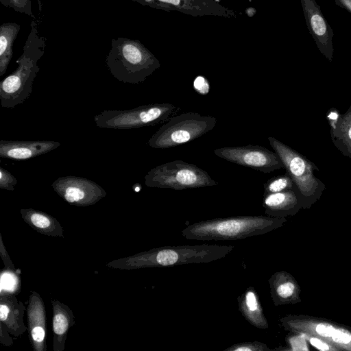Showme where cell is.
Returning <instances> with one entry per match:
<instances>
[{
	"mask_svg": "<svg viewBox=\"0 0 351 351\" xmlns=\"http://www.w3.org/2000/svg\"><path fill=\"white\" fill-rule=\"evenodd\" d=\"M234 247L221 245L163 246L120 258L106 264L117 269L132 270L170 267L193 263H208L224 258Z\"/></svg>",
	"mask_w": 351,
	"mask_h": 351,
	"instance_id": "obj_1",
	"label": "cell"
},
{
	"mask_svg": "<svg viewBox=\"0 0 351 351\" xmlns=\"http://www.w3.org/2000/svg\"><path fill=\"white\" fill-rule=\"evenodd\" d=\"M286 217L264 215H243L215 218L200 221L182 230L186 239L210 241H234L261 235L282 226Z\"/></svg>",
	"mask_w": 351,
	"mask_h": 351,
	"instance_id": "obj_2",
	"label": "cell"
},
{
	"mask_svg": "<svg viewBox=\"0 0 351 351\" xmlns=\"http://www.w3.org/2000/svg\"><path fill=\"white\" fill-rule=\"evenodd\" d=\"M45 47V38L40 36L37 21L34 19L30 23V31L23 53L16 61L17 68L0 82L3 108H14L30 97L34 79L40 71L38 62L44 55Z\"/></svg>",
	"mask_w": 351,
	"mask_h": 351,
	"instance_id": "obj_3",
	"label": "cell"
},
{
	"mask_svg": "<svg viewBox=\"0 0 351 351\" xmlns=\"http://www.w3.org/2000/svg\"><path fill=\"white\" fill-rule=\"evenodd\" d=\"M106 64L114 78L132 84L144 82L159 66L138 40L123 37L112 39Z\"/></svg>",
	"mask_w": 351,
	"mask_h": 351,
	"instance_id": "obj_4",
	"label": "cell"
},
{
	"mask_svg": "<svg viewBox=\"0 0 351 351\" xmlns=\"http://www.w3.org/2000/svg\"><path fill=\"white\" fill-rule=\"evenodd\" d=\"M268 141L281 159L301 198L302 209L310 208L321 198L325 184L314 173L318 167L306 157L273 136Z\"/></svg>",
	"mask_w": 351,
	"mask_h": 351,
	"instance_id": "obj_5",
	"label": "cell"
},
{
	"mask_svg": "<svg viewBox=\"0 0 351 351\" xmlns=\"http://www.w3.org/2000/svg\"><path fill=\"white\" fill-rule=\"evenodd\" d=\"M217 119L195 112H183L171 117L148 140L155 149L176 147L201 137L212 130Z\"/></svg>",
	"mask_w": 351,
	"mask_h": 351,
	"instance_id": "obj_6",
	"label": "cell"
},
{
	"mask_svg": "<svg viewBox=\"0 0 351 351\" xmlns=\"http://www.w3.org/2000/svg\"><path fill=\"white\" fill-rule=\"evenodd\" d=\"M180 110V107L169 103L153 104L125 110H104L93 120L100 128L136 129L165 123Z\"/></svg>",
	"mask_w": 351,
	"mask_h": 351,
	"instance_id": "obj_7",
	"label": "cell"
},
{
	"mask_svg": "<svg viewBox=\"0 0 351 351\" xmlns=\"http://www.w3.org/2000/svg\"><path fill=\"white\" fill-rule=\"evenodd\" d=\"M148 187L184 190L216 186L218 182L197 166L177 160L152 168L145 176Z\"/></svg>",
	"mask_w": 351,
	"mask_h": 351,
	"instance_id": "obj_8",
	"label": "cell"
},
{
	"mask_svg": "<svg viewBox=\"0 0 351 351\" xmlns=\"http://www.w3.org/2000/svg\"><path fill=\"white\" fill-rule=\"evenodd\" d=\"M279 321L287 331L313 335L330 342L339 350L351 351V328L348 326L324 317L303 314H288Z\"/></svg>",
	"mask_w": 351,
	"mask_h": 351,
	"instance_id": "obj_9",
	"label": "cell"
},
{
	"mask_svg": "<svg viewBox=\"0 0 351 351\" xmlns=\"http://www.w3.org/2000/svg\"><path fill=\"white\" fill-rule=\"evenodd\" d=\"M215 154L227 161L269 173L283 168V163L275 152L257 145L224 147L214 150Z\"/></svg>",
	"mask_w": 351,
	"mask_h": 351,
	"instance_id": "obj_10",
	"label": "cell"
},
{
	"mask_svg": "<svg viewBox=\"0 0 351 351\" xmlns=\"http://www.w3.org/2000/svg\"><path fill=\"white\" fill-rule=\"evenodd\" d=\"M51 186L65 202L76 206L94 205L107 194L99 184L78 176L60 177L51 184Z\"/></svg>",
	"mask_w": 351,
	"mask_h": 351,
	"instance_id": "obj_11",
	"label": "cell"
},
{
	"mask_svg": "<svg viewBox=\"0 0 351 351\" xmlns=\"http://www.w3.org/2000/svg\"><path fill=\"white\" fill-rule=\"evenodd\" d=\"M302 7L311 35L319 51L331 62L333 58V31L315 0H301Z\"/></svg>",
	"mask_w": 351,
	"mask_h": 351,
	"instance_id": "obj_12",
	"label": "cell"
},
{
	"mask_svg": "<svg viewBox=\"0 0 351 351\" xmlns=\"http://www.w3.org/2000/svg\"><path fill=\"white\" fill-rule=\"evenodd\" d=\"M28 337L34 351H46V311L40 295L32 291L26 308Z\"/></svg>",
	"mask_w": 351,
	"mask_h": 351,
	"instance_id": "obj_13",
	"label": "cell"
},
{
	"mask_svg": "<svg viewBox=\"0 0 351 351\" xmlns=\"http://www.w3.org/2000/svg\"><path fill=\"white\" fill-rule=\"evenodd\" d=\"M60 146L59 142L50 140H1L0 156L16 160H28L45 154Z\"/></svg>",
	"mask_w": 351,
	"mask_h": 351,
	"instance_id": "obj_14",
	"label": "cell"
},
{
	"mask_svg": "<svg viewBox=\"0 0 351 351\" xmlns=\"http://www.w3.org/2000/svg\"><path fill=\"white\" fill-rule=\"evenodd\" d=\"M271 298L275 306L302 302L300 287L293 276L284 270L276 271L268 280Z\"/></svg>",
	"mask_w": 351,
	"mask_h": 351,
	"instance_id": "obj_15",
	"label": "cell"
},
{
	"mask_svg": "<svg viewBox=\"0 0 351 351\" xmlns=\"http://www.w3.org/2000/svg\"><path fill=\"white\" fill-rule=\"evenodd\" d=\"M263 206L267 216L287 217L302 209L301 198L295 189L263 195Z\"/></svg>",
	"mask_w": 351,
	"mask_h": 351,
	"instance_id": "obj_16",
	"label": "cell"
},
{
	"mask_svg": "<svg viewBox=\"0 0 351 351\" xmlns=\"http://www.w3.org/2000/svg\"><path fill=\"white\" fill-rule=\"evenodd\" d=\"M26 308L14 295H0V324L16 337L28 329L23 320Z\"/></svg>",
	"mask_w": 351,
	"mask_h": 351,
	"instance_id": "obj_17",
	"label": "cell"
},
{
	"mask_svg": "<svg viewBox=\"0 0 351 351\" xmlns=\"http://www.w3.org/2000/svg\"><path fill=\"white\" fill-rule=\"evenodd\" d=\"M53 350L64 351L69 330L75 324L73 311L63 302L51 300Z\"/></svg>",
	"mask_w": 351,
	"mask_h": 351,
	"instance_id": "obj_18",
	"label": "cell"
},
{
	"mask_svg": "<svg viewBox=\"0 0 351 351\" xmlns=\"http://www.w3.org/2000/svg\"><path fill=\"white\" fill-rule=\"evenodd\" d=\"M239 310L242 316L253 326L268 329L269 324L256 289L247 287L237 298Z\"/></svg>",
	"mask_w": 351,
	"mask_h": 351,
	"instance_id": "obj_19",
	"label": "cell"
},
{
	"mask_svg": "<svg viewBox=\"0 0 351 351\" xmlns=\"http://www.w3.org/2000/svg\"><path fill=\"white\" fill-rule=\"evenodd\" d=\"M23 221L37 232L53 237H64V230L56 218L34 208H21Z\"/></svg>",
	"mask_w": 351,
	"mask_h": 351,
	"instance_id": "obj_20",
	"label": "cell"
},
{
	"mask_svg": "<svg viewBox=\"0 0 351 351\" xmlns=\"http://www.w3.org/2000/svg\"><path fill=\"white\" fill-rule=\"evenodd\" d=\"M21 26L14 22H7L0 26V75L7 71L13 56V45Z\"/></svg>",
	"mask_w": 351,
	"mask_h": 351,
	"instance_id": "obj_21",
	"label": "cell"
},
{
	"mask_svg": "<svg viewBox=\"0 0 351 351\" xmlns=\"http://www.w3.org/2000/svg\"><path fill=\"white\" fill-rule=\"evenodd\" d=\"M330 134L335 147L344 156L351 159V105L341 114L336 128Z\"/></svg>",
	"mask_w": 351,
	"mask_h": 351,
	"instance_id": "obj_22",
	"label": "cell"
},
{
	"mask_svg": "<svg viewBox=\"0 0 351 351\" xmlns=\"http://www.w3.org/2000/svg\"><path fill=\"white\" fill-rule=\"evenodd\" d=\"M21 271L3 268L1 271L0 295H17L21 290Z\"/></svg>",
	"mask_w": 351,
	"mask_h": 351,
	"instance_id": "obj_23",
	"label": "cell"
},
{
	"mask_svg": "<svg viewBox=\"0 0 351 351\" xmlns=\"http://www.w3.org/2000/svg\"><path fill=\"white\" fill-rule=\"evenodd\" d=\"M295 188V184L290 176L286 172L283 175L274 176L264 184V194L275 193Z\"/></svg>",
	"mask_w": 351,
	"mask_h": 351,
	"instance_id": "obj_24",
	"label": "cell"
},
{
	"mask_svg": "<svg viewBox=\"0 0 351 351\" xmlns=\"http://www.w3.org/2000/svg\"><path fill=\"white\" fill-rule=\"evenodd\" d=\"M287 348H281L276 350H309L308 341L303 333L299 332H289L286 337Z\"/></svg>",
	"mask_w": 351,
	"mask_h": 351,
	"instance_id": "obj_25",
	"label": "cell"
},
{
	"mask_svg": "<svg viewBox=\"0 0 351 351\" xmlns=\"http://www.w3.org/2000/svg\"><path fill=\"white\" fill-rule=\"evenodd\" d=\"M0 2L5 7L12 8L16 12L25 14L29 17L35 19L32 9L31 0H0Z\"/></svg>",
	"mask_w": 351,
	"mask_h": 351,
	"instance_id": "obj_26",
	"label": "cell"
},
{
	"mask_svg": "<svg viewBox=\"0 0 351 351\" xmlns=\"http://www.w3.org/2000/svg\"><path fill=\"white\" fill-rule=\"evenodd\" d=\"M225 351H271L265 343L258 341L235 343L224 350Z\"/></svg>",
	"mask_w": 351,
	"mask_h": 351,
	"instance_id": "obj_27",
	"label": "cell"
},
{
	"mask_svg": "<svg viewBox=\"0 0 351 351\" xmlns=\"http://www.w3.org/2000/svg\"><path fill=\"white\" fill-rule=\"evenodd\" d=\"M307 341L312 345L314 348L322 351H339V349L330 343V342L324 340L319 337L303 333Z\"/></svg>",
	"mask_w": 351,
	"mask_h": 351,
	"instance_id": "obj_28",
	"label": "cell"
},
{
	"mask_svg": "<svg viewBox=\"0 0 351 351\" xmlns=\"http://www.w3.org/2000/svg\"><path fill=\"white\" fill-rule=\"evenodd\" d=\"M17 184L16 178L7 169L0 167V189L13 191Z\"/></svg>",
	"mask_w": 351,
	"mask_h": 351,
	"instance_id": "obj_29",
	"label": "cell"
},
{
	"mask_svg": "<svg viewBox=\"0 0 351 351\" xmlns=\"http://www.w3.org/2000/svg\"><path fill=\"white\" fill-rule=\"evenodd\" d=\"M0 256L4 264V268L12 269V270H16L17 269L15 268L13 262L11 260L10 256H9L8 251L5 247L3 237L1 234L0 233Z\"/></svg>",
	"mask_w": 351,
	"mask_h": 351,
	"instance_id": "obj_30",
	"label": "cell"
},
{
	"mask_svg": "<svg viewBox=\"0 0 351 351\" xmlns=\"http://www.w3.org/2000/svg\"><path fill=\"white\" fill-rule=\"evenodd\" d=\"M341 115V114L340 112L335 107H332L328 110L326 117L330 126V132L333 131L336 128Z\"/></svg>",
	"mask_w": 351,
	"mask_h": 351,
	"instance_id": "obj_31",
	"label": "cell"
},
{
	"mask_svg": "<svg viewBox=\"0 0 351 351\" xmlns=\"http://www.w3.org/2000/svg\"><path fill=\"white\" fill-rule=\"evenodd\" d=\"M193 87L196 92L202 95L208 94L210 90L208 81L202 76H198L195 79Z\"/></svg>",
	"mask_w": 351,
	"mask_h": 351,
	"instance_id": "obj_32",
	"label": "cell"
},
{
	"mask_svg": "<svg viewBox=\"0 0 351 351\" xmlns=\"http://www.w3.org/2000/svg\"><path fill=\"white\" fill-rule=\"evenodd\" d=\"M8 330L0 324V343L3 346L10 347L13 345V339Z\"/></svg>",
	"mask_w": 351,
	"mask_h": 351,
	"instance_id": "obj_33",
	"label": "cell"
},
{
	"mask_svg": "<svg viewBox=\"0 0 351 351\" xmlns=\"http://www.w3.org/2000/svg\"><path fill=\"white\" fill-rule=\"evenodd\" d=\"M335 3L351 14V0H335Z\"/></svg>",
	"mask_w": 351,
	"mask_h": 351,
	"instance_id": "obj_34",
	"label": "cell"
}]
</instances>
